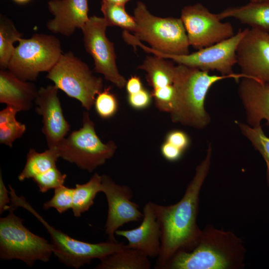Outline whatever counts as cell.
I'll use <instances>...</instances> for the list:
<instances>
[{
  "label": "cell",
  "instance_id": "1",
  "mask_svg": "<svg viewBox=\"0 0 269 269\" xmlns=\"http://www.w3.org/2000/svg\"><path fill=\"white\" fill-rule=\"evenodd\" d=\"M211 151L209 147L206 158L196 167L194 177L178 202L166 206L155 203L161 229V250L155 269H162L176 253L191 249L201 233L196 223L199 194L210 168Z\"/></svg>",
  "mask_w": 269,
  "mask_h": 269
},
{
  "label": "cell",
  "instance_id": "2",
  "mask_svg": "<svg viewBox=\"0 0 269 269\" xmlns=\"http://www.w3.org/2000/svg\"><path fill=\"white\" fill-rule=\"evenodd\" d=\"M242 241L229 231L208 227L193 247L176 253L162 269H231L243 267Z\"/></svg>",
  "mask_w": 269,
  "mask_h": 269
},
{
  "label": "cell",
  "instance_id": "3",
  "mask_svg": "<svg viewBox=\"0 0 269 269\" xmlns=\"http://www.w3.org/2000/svg\"><path fill=\"white\" fill-rule=\"evenodd\" d=\"M244 77L248 78L243 73L211 75L209 71L178 64L174 80L176 107L170 115L172 121L199 129L205 127L210 119L204 103L210 88L222 79L232 78L237 81Z\"/></svg>",
  "mask_w": 269,
  "mask_h": 269
},
{
  "label": "cell",
  "instance_id": "4",
  "mask_svg": "<svg viewBox=\"0 0 269 269\" xmlns=\"http://www.w3.org/2000/svg\"><path fill=\"white\" fill-rule=\"evenodd\" d=\"M11 207L23 208L31 213L47 229L53 247V254L62 264L69 268L79 269L95 259L100 260L126 247L123 242H107L90 243L74 239L49 225L22 196H18L14 189L8 185Z\"/></svg>",
  "mask_w": 269,
  "mask_h": 269
},
{
  "label": "cell",
  "instance_id": "5",
  "mask_svg": "<svg viewBox=\"0 0 269 269\" xmlns=\"http://www.w3.org/2000/svg\"><path fill=\"white\" fill-rule=\"evenodd\" d=\"M134 16L136 24L134 36L139 41L147 42L150 48L164 54L189 53L190 45L180 17L154 15L141 1L136 2Z\"/></svg>",
  "mask_w": 269,
  "mask_h": 269
},
{
  "label": "cell",
  "instance_id": "6",
  "mask_svg": "<svg viewBox=\"0 0 269 269\" xmlns=\"http://www.w3.org/2000/svg\"><path fill=\"white\" fill-rule=\"evenodd\" d=\"M8 214L0 218V259L19 260L29 267L39 261L46 263L53 252L52 244L35 235L23 224V219L9 209Z\"/></svg>",
  "mask_w": 269,
  "mask_h": 269
},
{
  "label": "cell",
  "instance_id": "7",
  "mask_svg": "<svg viewBox=\"0 0 269 269\" xmlns=\"http://www.w3.org/2000/svg\"><path fill=\"white\" fill-rule=\"evenodd\" d=\"M59 157L92 172L114 155V141L103 143L97 135L94 123L87 112L83 113L82 127L73 131L56 147Z\"/></svg>",
  "mask_w": 269,
  "mask_h": 269
},
{
  "label": "cell",
  "instance_id": "8",
  "mask_svg": "<svg viewBox=\"0 0 269 269\" xmlns=\"http://www.w3.org/2000/svg\"><path fill=\"white\" fill-rule=\"evenodd\" d=\"M63 53L60 41L52 35L35 33L21 38L7 68L21 80L33 81L40 72H48Z\"/></svg>",
  "mask_w": 269,
  "mask_h": 269
},
{
  "label": "cell",
  "instance_id": "9",
  "mask_svg": "<svg viewBox=\"0 0 269 269\" xmlns=\"http://www.w3.org/2000/svg\"><path fill=\"white\" fill-rule=\"evenodd\" d=\"M46 78L67 96L78 100L87 111L103 90V79L94 76L88 65L70 51L62 54Z\"/></svg>",
  "mask_w": 269,
  "mask_h": 269
},
{
  "label": "cell",
  "instance_id": "10",
  "mask_svg": "<svg viewBox=\"0 0 269 269\" xmlns=\"http://www.w3.org/2000/svg\"><path fill=\"white\" fill-rule=\"evenodd\" d=\"M246 31V28L240 29L237 33L229 38L192 53L183 55L164 54L145 46L140 41H137L136 45L145 52L171 59L178 64L209 72L217 71L223 75H230L235 74L233 68L237 63V49Z\"/></svg>",
  "mask_w": 269,
  "mask_h": 269
},
{
  "label": "cell",
  "instance_id": "11",
  "mask_svg": "<svg viewBox=\"0 0 269 269\" xmlns=\"http://www.w3.org/2000/svg\"><path fill=\"white\" fill-rule=\"evenodd\" d=\"M108 26L104 17L95 15L90 17L81 29L84 47L94 60V71L122 89L125 87L127 80L117 68L114 44L106 34Z\"/></svg>",
  "mask_w": 269,
  "mask_h": 269
},
{
  "label": "cell",
  "instance_id": "12",
  "mask_svg": "<svg viewBox=\"0 0 269 269\" xmlns=\"http://www.w3.org/2000/svg\"><path fill=\"white\" fill-rule=\"evenodd\" d=\"M190 46L197 50L212 45L234 35L230 22H223L200 3L183 7L181 16Z\"/></svg>",
  "mask_w": 269,
  "mask_h": 269
},
{
  "label": "cell",
  "instance_id": "13",
  "mask_svg": "<svg viewBox=\"0 0 269 269\" xmlns=\"http://www.w3.org/2000/svg\"><path fill=\"white\" fill-rule=\"evenodd\" d=\"M101 192L105 195L108 216L105 226L109 241L117 242L116 232L124 225L139 221L143 217L137 204L132 201L133 192L126 185L116 183L107 175H102Z\"/></svg>",
  "mask_w": 269,
  "mask_h": 269
},
{
  "label": "cell",
  "instance_id": "14",
  "mask_svg": "<svg viewBox=\"0 0 269 269\" xmlns=\"http://www.w3.org/2000/svg\"><path fill=\"white\" fill-rule=\"evenodd\" d=\"M242 73L249 78L269 84V33L246 28L236 51Z\"/></svg>",
  "mask_w": 269,
  "mask_h": 269
},
{
  "label": "cell",
  "instance_id": "15",
  "mask_svg": "<svg viewBox=\"0 0 269 269\" xmlns=\"http://www.w3.org/2000/svg\"><path fill=\"white\" fill-rule=\"evenodd\" d=\"M58 90L54 85L41 87L34 101L36 112L42 117V132L48 148L56 147L70 130V125L63 115Z\"/></svg>",
  "mask_w": 269,
  "mask_h": 269
},
{
  "label": "cell",
  "instance_id": "16",
  "mask_svg": "<svg viewBox=\"0 0 269 269\" xmlns=\"http://www.w3.org/2000/svg\"><path fill=\"white\" fill-rule=\"evenodd\" d=\"M142 213V220L139 226L131 230H118L116 235L125 238L129 248L137 250L149 258H157L161 250V229L155 203H145Z\"/></svg>",
  "mask_w": 269,
  "mask_h": 269
},
{
  "label": "cell",
  "instance_id": "17",
  "mask_svg": "<svg viewBox=\"0 0 269 269\" xmlns=\"http://www.w3.org/2000/svg\"><path fill=\"white\" fill-rule=\"evenodd\" d=\"M48 7L54 18L46 26L53 33L69 36L77 28L82 29L89 19L88 0H51Z\"/></svg>",
  "mask_w": 269,
  "mask_h": 269
},
{
  "label": "cell",
  "instance_id": "18",
  "mask_svg": "<svg viewBox=\"0 0 269 269\" xmlns=\"http://www.w3.org/2000/svg\"><path fill=\"white\" fill-rule=\"evenodd\" d=\"M238 90L249 124L258 127L265 120L269 126V84L244 77Z\"/></svg>",
  "mask_w": 269,
  "mask_h": 269
},
{
  "label": "cell",
  "instance_id": "19",
  "mask_svg": "<svg viewBox=\"0 0 269 269\" xmlns=\"http://www.w3.org/2000/svg\"><path fill=\"white\" fill-rule=\"evenodd\" d=\"M38 90L29 81L20 79L8 69L0 71V103L27 111L34 103Z\"/></svg>",
  "mask_w": 269,
  "mask_h": 269
},
{
  "label": "cell",
  "instance_id": "20",
  "mask_svg": "<svg viewBox=\"0 0 269 269\" xmlns=\"http://www.w3.org/2000/svg\"><path fill=\"white\" fill-rule=\"evenodd\" d=\"M223 19L233 17L251 28L269 33V0L249 3L235 7H230L217 13Z\"/></svg>",
  "mask_w": 269,
  "mask_h": 269
},
{
  "label": "cell",
  "instance_id": "21",
  "mask_svg": "<svg viewBox=\"0 0 269 269\" xmlns=\"http://www.w3.org/2000/svg\"><path fill=\"white\" fill-rule=\"evenodd\" d=\"M174 62L155 55H147L137 69L146 72V79L152 89L162 88L174 84L176 66Z\"/></svg>",
  "mask_w": 269,
  "mask_h": 269
},
{
  "label": "cell",
  "instance_id": "22",
  "mask_svg": "<svg viewBox=\"0 0 269 269\" xmlns=\"http://www.w3.org/2000/svg\"><path fill=\"white\" fill-rule=\"evenodd\" d=\"M149 257L142 252L127 246L100 260L97 269H149Z\"/></svg>",
  "mask_w": 269,
  "mask_h": 269
},
{
  "label": "cell",
  "instance_id": "23",
  "mask_svg": "<svg viewBox=\"0 0 269 269\" xmlns=\"http://www.w3.org/2000/svg\"><path fill=\"white\" fill-rule=\"evenodd\" d=\"M59 158L55 147L48 148L42 152H38L31 148L26 156L25 166L18 176L19 181L32 179L35 176L45 172L56 166Z\"/></svg>",
  "mask_w": 269,
  "mask_h": 269
},
{
  "label": "cell",
  "instance_id": "24",
  "mask_svg": "<svg viewBox=\"0 0 269 269\" xmlns=\"http://www.w3.org/2000/svg\"><path fill=\"white\" fill-rule=\"evenodd\" d=\"M102 179V175L95 173L86 183L76 184L71 208L75 217H80L94 204L96 195L101 192Z\"/></svg>",
  "mask_w": 269,
  "mask_h": 269
},
{
  "label": "cell",
  "instance_id": "25",
  "mask_svg": "<svg viewBox=\"0 0 269 269\" xmlns=\"http://www.w3.org/2000/svg\"><path fill=\"white\" fill-rule=\"evenodd\" d=\"M23 34L19 32L14 23L6 16L0 18V67L7 69L15 47L14 43L18 42Z\"/></svg>",
  "mask_w": 269,
  "mask_h": 269
},
{
  "label": "cell",
  "instance_id": "26",
  "mask_svg": "<svg viewBox=\"0 0 269 269\" xmlns=\"http://www.w3.org/2000/svg\"><path fill=\"white\" fill-rule=\"evenodd\" d=\"M18 112L8 106L0 112V143L10 147L26 131L25 125L16 120L15 116Z\"/></svg>",
  "mask_w": 269,
  "mask_h": 269
},
{
  "label": "cell",
  "instance_id": "27",
  "mask_svg": "<svg viewBox=\"0 0 269 269\" xmlns=\"http://www.w3.org/2000/svg\"><path fill=\"white\" fill-rule=\"evenodd\" d=\"M101 10L108 26H118L124 30L134 31L136 25L135 18L127 12L125 6L102 0Z\"/></svg>",
  "mask_w": 269,
  "mask_h": 269
},
{
  "label": "cell",
  "instance_id": "28",
  "mask_svg": "<svg viewBox=\"0 0 269 269\" xmlns=\"http://www.w3.org/2000/svg\"><path fill=\"white\" fill-rule=\"evenodd\" d=\"M238 125L243 134L252 142L265 160L267 180L269 185V137L265 134L261 125L254 127L242 123Z\"/></svg>",
  "mask_w": 269,
  "mask_h": 269
},
{
  "label": "cell",
  "instance_id": "29",
  "mask_svg": "<svg viewBox=\"0 0 269 269\" xmlns=\"http://www.w3.org/2000/svg\"><path fill=\"white\" fill-rule=\"evenodd\" d=\"M111 90V87L105 88L97 95L94 101L96 112L103 119L113 117L118 110V99Z\"/></svg>",
  "mask_w": 269,
  "mask_h": 269
},
{
  "label": "cell",
  "instance_id": "30",
  "mask_svg": "<svg viewBox=\"0 0 269 269\" xmlns=\"http://www.w3.org/2000/svg\"><path fill=\"white\" fill-rule=\"evenodd\" d=\"M74 188L61 185L54 189L53 197L43 205L47 210L54 208L60 214L72 208Z\"/></svg>",
  "mask_w": 269,
  "mask_h": 269
},
{
  "label": "cell",
  "instance_id": "31",
  "mask_svg": "<svg viewBox=\"0 0 269 269\" xmlns=\"http://www.w3.org/2000/svg\"><path fill=\"white\" fill-rule=\"evenodd\" d=\"M66 177V174L62 173L56 166L35 176L32 180L37 184L39 191L45 193L63 185Z\"/></svg>",
  "mask_w": 269,
  "mask_h": 269
},
{
  "label": "cell",
  "instance_id": "32",
  "mask_svg": "<svg viewBox=\"0 0 269 269\" xmlns=\"http://www.w3.org/2000/svg\"><path fill=\"white\" fill-rule=\"evenodd\" d=\"M152 99L151 92L144 88L136 93L128 94L127 96L129 106L136 110H142L149 107Z\"/></svg>",
  "mask_w": 269,
  "mask_h": 269
},
{
  "label": "cell",
  "instance_id": "33",
  "mask_svg": "<svg viewBox=\"0 0 269 269\" xmlns=\"http://www.w3.org/2000/svg\"><path fill=\"white\" fill-rule=\"evenodd\" d=\"M165 141L185 151L189 146L190 140L188 135L184 131L173 130L166 134Z\"/></svg>",
  "mask_w": 269,
  "mask_h": 269
},
{
  "label": "cell",
  "instance_id": "34",
  "mask_svg": "<svg viewBox=\"0 0 269 269\" xmlns=\"http://www.w3.org/2000/svg\"><path fill=\"white\" fill-rule=\"evenodd\" d=\"M160 152L165 159L171 162L176 161L180 159L184 152L165 140L160 146Z\"/></svg>",
  "mask_w": 269,
  "mask_h": 269
},
{
  "label": "cell",
  "instance_id": "35",
  "mask_svg": "<svg viewBox=\"0 0 269 269\" xmlns=\"http://www.w3.org/2000/svg\"><path fill=\"white\" fill-rule=\"evenodd\" d=\"M11 203L9 191L7 190L4 183L1 173L0 174V213L2 214L5 210H9Z\"/></svg>",
  "mask_w": 269,
  "mask_h": 269
},
{
  "label": "cell",
  "instance_id": "36",
  "mask_svg": "<svg viewBox=\"0 0 269 269\" xmlns=\"http://www.w3.org/2000/svg\"><path fill=\"white\" fill-rule=\"evenodd\" d=\"M125 87L128 94L136 93L144 88L140 77L135 75L127 80Z\"/></svg>",
  "mask_w": 269,
  "mask_h": 269
},
{
  "label": "cell",
  "instance_id": "37",
  "mask_svg": "<svg viewBox=\"0 0 269 269\" xmlns=\"http://www.w3.org/2000/svg\"><path fill=\"white\" fill-rule=\"evenodd\" d=\"M115 4L125 6L131 0H104Z\"/></svg>",
  "mask_w": 269,
  "mask_h": 269
},
{
  "label": "cell",
  "instance_id": "38",
  "mask_svg": "<svg viewBox=\"0 0 269 269\" xmlns=\"http://www.w3.org/2000/svg\"><path fill=\"white\" fill-rule=\"evenodd\" d=\"M31 0H13L15 2L19 4H24L29 2Z\"/></svg>",
  "mask_w": 269,
  "mask_h": 269
},
{
  "label": "cell",
  "instance_id": "39",
  "mask_svg": "<svg viewBox=\"0 0 269 269\" xmlns=\"http://www.w3.org/2000/svg\"><path fill=\"white\" fill-rule=\"evenodd\" d=\"M265 0H250V1H253V2H259V1H265Z\"/></svg>",
  "mask_w": 269,
  "mask_h": 269
}]
</instances>
